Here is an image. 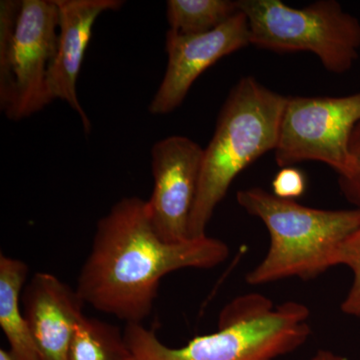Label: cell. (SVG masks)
I'll list each match as a JSON object with an SVG mask.
<instances>
[{
	"label": "cell",
	"instance_id": "cell-2",
	"mask_svg": "<svg viewBox=\"0 0 360 360\" xmlns=\"http://www.w3.org/2000/svg\"><path fill=\"white\" fill-rule=\"evenodd\" d=\"M310 310L297 302H274L259 293L234 298L222 309L219 329L184 347H167L142 323L125 326L134 360H276L302 347L311 335Z\"/></svg>",
	"mask_w": 360,
	"mask_h": 360
},
{
	"label": "cell",
	"instance_id": "cell-14",
	"mask_svg": "<svg viewBox=\"0 0 360 360\" xmlns=\"http://www.w3.org/2000/svg\"><path fill=\"white\" fill-rule=\"evenodd\" d=\"M238 1L231 0H168L169 30L179 34L212 32L238 13Z\"/></svg>",
	"mask_w": 360,
	"mask_h": 360
},
{
	"label": "cell",
	"instance_id": "cell-18",
	"mask_svg": "<svg viewBox=\"0 0 360 360\" xmlns=\"http://www.w3.org/2000/svg\"><path fill=\"white\" fill-rule=\"evenodd\" d=\"M311 360H347L345 357L341 356V355L333 354V352L329 350L321 349L315 354L314 356L312 357Z\"/></svg>",
	"mask_w": 360,
	"mask_h": 360
},
{
	"label": "cell",
	"instance_id": "cell-3",
	"mask_svg": "<svg viewBox=\"0 0 360 360\" xmlns=\"http://www.w3.org/2000/svg\"><path fill=\"white\" fill-rule=\"evenodd\" d=\"M236 200L248 214L264 222L269 234L266 255L246 276L250 285L321 276L338 266L341 246L360 226V208L319 210L260 187L238 191Z\"/></svg>",
	"mask_w": 360,
	"mask_h": 360
},
{
	"label": "cell",
	"instance_id": "cell-1",
	"mask_svg": "<svg viewBox=\"0 0 360 360\" xmlns=\"http://www.w3.org/2000/svg\"><path fill=\"white\" fill-rule=\"evenodd\" d=\"M229 248L205 236L167 243L155 231L146 201L129 196L98 220L77 279L85 304L129 323L153 311L161 279L177 270L212 269L224 264Z\"/></svg>",
	"mask_w": 360,
	"mask_h": 360
},
{
	"label": "cell",
	"instance_id": "cell-19",
	"mask_svg": "<svg viewBox=\"0 0 360 360\" xmlns=\"http://www.w3.org/2000/svg\"><path fill=\"white\" fill-rule=\"evenodd\" d=\"M0 360H11V355H9L8 350L4 349L1 348L0 349Z\"/></svg>",
	"mask_w": 360,
	"mask_h": 360
},
{
	"label": "cell",
	"instance_id": "cell-6",
	"mask_svg": "<svg viewBox=\"0 0 360 360\" xmlns=\"http://www.w3.org/2000/svg\"><path fill=\"white\" fill-rule=\"evenodd\" d=\"M250 44L276 52H310L329 72L352 70L359 58L360 21L335 0L292 8L281 0H238Z\"/></svg>",
	"mask_w": 360,
	"mask_h": 360
},
{
	"label": "cell",
	"instance_id": "cell-4",
	"mask_svg": "<svg viewBox=\"0 0 360 360\" xmlns=\"http://www.w3.org/2000/svg\"><path fill=\"white\" fill-rule=\"evenodd\" d=\"M286 98L253 77L240 78L232 87L212 141L203 150L189 238L206 236L213 213L234 179L257 158L274 151Z\"/></svg>",
	"mask_w": 360,
	"mask_h": 360
},
{
	"label": "cell",
	"instance_id": "cell-16",
	"mask_svg": "<svg viewBox=\"0 0 360 360\" xmlns=\"http://www.w3.org/2000/svg\"><path fill=\"white\" fill-rule=\"evenodd\" d=\"M349 150L352 169L347 176L338 179V182L345 198L360 208V122L352 132Z\"/></svg>",
	"mask_w": 360,
	"mask_h": 360
},
{
	"label": "cell",
	"instance_id": "cell-10",
	"mask_svg": "<svg viewBox=\"0 0 360 360\" xmlns=\"http://www.w3.org/2000/svg\"><path fill=\"white\" fill-rule=\"evenodd\" d=\"M58 11V51L47 77L49 101H65L79 115L85 134L91 123L77 96V79L97 18L122 8V0H54Z\"/></svg>",
	"mask_w": 360,
	"mask_h": 360
},
{
	"label": "cell",
	"instance_id": "cell-13",
	"mask_svg": "<svg viewBox=\"0 0 360 360\" xmlns=\"http://www.w3.org/2000/svg\"><path fill=\"white\" fill-rule=\"evenodd\" d=\"M70 360H134V356L120 328L84 314L75 326Z\"/></svg>",
	"mask_w": 360,
	"mask_h": 360
},
{
	"label": "cell",
	"instance_id": "cell-12",
	"mask_svg": "<svg viewBox=\"0 0 360 360\" xmlns=\"http://www.w3.org/2000/svg\"><path fill=\"white\" fill-rule=\"evenodd\" d=\"M28 271L22 260L0 255V328L8 341L11 360H42L20 307Z\"/></svg>",
	"mask_w": 360,
	"mask_h": 360
},
{
	"label": "cell",
	"instance_id": "cell-15",
	"mask_svg": "<svg viewBox=\"0 0 360 360\" xmlns=\"http://www.w3.org/2000/svg\"><path fill=\"white\" fill-rule=\"evenodd\" d=\"M338 262L349 269L354 276L352 286L341 303V311L360 319V226L341 246Z\"/></svg>",
	"mask_w": 360,
	"mask_h": 360
},
{
	"label": "cell",
	"instance_id": "cell-5",
	"mask_svg": "<svg viewBox=\"0 0 360 360\" xmlns=\"http://www.w3.org/2000/svg\"><path fill=\"white\" fill-rule=\"evenodd\" d=\"M58 44L54 0L0 2V108L8 120H25L51 103L47 77Z\"/></svg>",
	"mask_w": 360,
	"mask_h": 360
},
{
	"label": "cell",
	"instance_id": "cell-17",
	"mask_svg": "<svg viewBox=\"0 0 360 360\" xmlns=\"http://www.w3.org/2000/svg\"><path fill=\"white\" fill-rule=\"evenodd\" d=\"M272 193L283 200H295L307 191V177L295 167L281 168L272 180Z\"/></svg>",
	"mask_w": 360,
	"mask_h": 360
},
{
	"label": "cell",
	"instance_id": "cell-11",
	"mask_svg": "<svg viewBox=\"0 0 360 360\" xmlns=\"http://www.w3.org/2000/svg\"><path fill=\"white\" fill-rule=\"evenodd\" d=\"M21 304L41 359L70 360L75 326L84 315L77 288L54 274L37 272L26 284Z\"/></svg>",
	"mask_w": 360,
	"mask_h": 360
},
{
	"label": "cell",
	"instance_id": "cell-8",
	"mask_svg": "<svg viewBox=\"0 0 360 360\" xmlns=\"http://www.w3.org/2000/svg\"><path fill=\"white\" fill-rule=\"evenodd\" d=\"M203 150L193 139L180 135L161 139L151 149L155 186L146 207L155 231L167 243L189 239Z\"/></svg>",
	"mask_w": 360,
	"mask_h": 360
},
{
	"label": "cell",
	"instance_id": "cell-9",
	"mask_svg": "<svg viewBox=\"0 0 360 360\" xmlns=\"http://www.w3.org/2000/svg\"><path fill=\"white\" fill-rule=\"evenodd\" d=\"M250 44L245 14L238 13L212 32L179 34L168 30L165 37L167 68L148 106L151 115H168L184 103L194 82L220 59Z\"/></svg>",
	"mask_w": 360,
	"mask_h": 360
},
{
	"label": "cell",
	"instance_id": "cell-7",
	"mask_svg": "<svg viewBox=\"0 0 360 360\" xmlns=\"http://www.w3.org/2000/svg\"><path fill=\"white\" fill-rule=\"evenodd\" d=\"M360 122V91L340 97L286 98L274 156L278 167L319 161L345 177L350 139Z\"/></svg>",
	"mask_w": 360,
	"mask_h": 360
}]
</instances>
